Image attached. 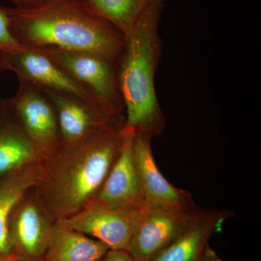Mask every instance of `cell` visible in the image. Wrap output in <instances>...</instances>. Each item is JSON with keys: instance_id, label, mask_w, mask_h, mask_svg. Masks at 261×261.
<instances>
[{"instance_id": "obj_1", "label": "cell", "mask_w": 261, "mask_h": 261, "mask_svg": "<svg viewBox=\"0 0 261 261\" xmlns=\"http://www.w3.org/2000/svg\"><path fill=\"white\" fill-rule=\"evenodd\" d=\"M12 36L24 47L89 53L120 63L126 37L82 0H46L36 8H5Z\"/></svg>"}, {"instance_id": "obj_2", "label": "cell", "mask_w": 261, "mask_h": 261, "mask_svg": "<svg viewBox=\"0 0 261 261\" xmlns=\"http://www.w3.org/2000/svg\"><path fill=\"white\" fill-rule=\"evenodd\" d=\"M124 125L99 132L80 145L62 148L42 162L34 192L55 221L88 205L119 155Z\"/></svg>"}, {"instance_id": "obj_3", "label": "cell", "mask_w": 261, "mask_h": 261, "mask_svg": "<svg viewBox=\"0 0 261 261\" xmlns=\"http://www.w3.org/2000/svg\"><path fill=\"white\" fill-rule=\"evenodd\" d=\"M164 5L154 3L144 10L126 37L119 64L124 126L152 137L161 135L166 125L154 80L162 54L159 25Z\"/></svg>"}, {"instance_id": "obj_4", "label": "cell", "mask_w": 261, "mask_h": 261, "mask_svg": "<svg viewBox=\"0 0 261 261\" xmlns=\"http://www.w3.org/2000/svg\"><path fill=\"white\" fill-rule=\"evenodd\" d=\"M95 99L106 114L125 123V108L120 87L119 64L89 53L40 49Z\"/></svg>"}, {"instance_id": "obj_5", "label": "cell", "mask_w": 261, "mask_h": 261, "mask_svg": "<svg viewBox=\"0 0 261 261\" xmlns=\"http://www.w3.org/2000/svg\"><path fill=\"white\" fill-rule=\"evenodd\" d=\"M13 97L8 98L27 135L45 161L61 149V135L56 110L40 87L21 77Z\"/></svg>"}, {"instance_id": "obj_6", "label": "cell", "mask_w": 261, "mask_h": 261, "mask_svg": "<svg viewBox=\"0 0 261 261\" xmlns=\"http://www.w3.org/2000/svg\"><path fill=\"white\" fill-rule=\"evenodd\" d=\"M33 189L20 201L10 216V237L18 259L44 261L56 221Z\"/></svg>"}, {"instance_id": "obj_7", "label": "cell", "mask_w": 261, "mask_h": 261, "mask_svg": "<svg viewBox=\"0 0 261 261\" xmlns=\"http://www.w3.org/2000/svg\"><path fill=\"white\" fill-rule=\"evenodd\" d=\"M4 61L6 70L43 90L76 98L100 108L89 92L40 49L23 47L4 51Z\"/></svg>"}, {"instance_id": "obj_8", "label": "cell", "mask_w": 261, "mask_h": 261, "mask_svg": "<svg viewBox=\"0 0 261 261\" xmlns=\"http://www.w3.org/2000/svg\"><path fill=\"white\" fill-rule=\"evenodd\" d=\"M200 209L166 210L146 205L128 247L137 261H150L181 234Z\"/></svg>"}, {"instance_id": "obj_9", "label": "cell", "mask_w": 261, "mask_h": 261, "mask_svg": "<svg viewBox=\"0 0 261 261\" xmlns=\"http://www.w3.org/2000/svg\"><path fill=\"white\" fill-rule=\"evenodd\" d=\"M121 152L97 195L88 205L117 210H141L146 205L138 171L132 153L135 130L123 126Z\"/></svg>"}, {"instance_id": "obj_10", "label": "cell", "mask_w": 261, "mask_h": 261, "mask_svg": "<svg viewBox=\"0 0 261 261\" xmlns=\"http://www.w3.org/2000/svg\"><path fill=\"white\" fill-rule=\"evenodd\" d=\"M152 136L135 132L132 138V153L146 205L176 211L195 209L191 194L173 186L160 171L152 153Z\"/></svg>"}, {"instance_id": "obj_11", "label": "cell", "mask_w": 261, "mask_h": 261, "mask_svg": "<svg viewBox=\"0 0 261 261\" xmlns=\"http://www.w3.org/2000/svg\"><path fill=\"white\" fill-rule=\"evenodd\" d=\"M144 208L117 210L87 206L61 221L72 229L102 242L110 250L128 251Z\"/></svg>"}, {"instance_id": "obj_12", "label": "cell", "mask_w": 261, "mask_h": 261, "mask_svg": "<svg viewBox=\"0 0 261 261\" xmlns=\"http://www.w3.org/2000/svg\"><path fill=\"white\" fill-rule=\"evenodd\" d=\"M43 91L56 110L62 148L75 147L99 132L113 126L124 125L115 121L100 108L90 103L69 96Z\"/></svg>"}, {"instance_id": "obj_13", "label": "cell", "mask_w": 261, "mask_h": 261, "mask_svg": "<svg viewBox=\"0 0 261 261\" xmlns=\"http://www.w3.org/2000/svg\"><path fill=\"white\" fill-rule=\"evenodd\" d=\"M41 162L40 154L24 130L8 99H3L0 102V178Z\"/></svg>"}, {"instance_id": "obj_14", "label": "cell", "mask_w": 261, "mask_h": 261, "mask_svg": "<svg viewBox=\"0 0 261 261\" xmlns=\"http://www.w3.org/2000/svg\"><path fill=\"white\" fill-rule=\"evenodd\" d=\"M231 215L200 209L187 229L150 261H201L209 240Z\"/></svg>"}, {"instance_id": "obj_15", "label": "cell", "mask_w": 261, "mask_h": 261, "mask_svg": "<svg viewBox=\"0 0 261 261\" xmlns=\"http://www.w3.org/2000/svg\"><path fill=\"white\" fill-rule=\"evenodd\" d=\"M42 162L29 165L0 178V256L15 261L10 240L9 220L20 201L37 185L41 174Z\"/></svg>"}, {"instance_id": "obj_16", "label": "cell", "mask_w": 261, "mask_h": 261, "mask_svg": "<svg viewBox=\"0 0 261 261\" xmlns=\"http://www.w3.org/2000/svg\"><path fill=\"white\" fill-rule=\"evenodd\" d=\"M109 250L102 242L72 229L58 220L44 261H99Z\"/></svg>"}, {"instance_id": "obj_17", "label": "cell", "mask_w": 261, "mask_h": 261, "mask_svg": "<svg viewBox=\"0 0 261 261\" xmlns=\"http://www.w3.org/2000/svg\"><path fill=\"white\" fill-rule=\"evenodd\" d=\"M167 0H82L89 10L112 23L125 37L132 32L144 10Z\"/></svg>"}, {"instance_id": "obj_18", "label": "cell", "mask_w": 261, "mask_h": 261, "mask_svg": "<svg viewBox=\"0 0 261 261\" xmlns=\"http://www.w3.org/2000/svg\"><path fill=\"white\" fill-rule=\"evenodd\" d=\"M23 47L12 36L5 7H0V50H15Z\"/></svg>"}, {"instance_id": "obj_19", "label": "cell", "mask_w": 261, "mask_h": 261, "mask_svg": "<svg viewBox=\"0 0 261 261\" xmlns=\"http://www.w3.org/2000/svg\"><path fill=\"white\" fill-rule=\"evenodd\" d=\"M99 261H137L125 250H109Z\"/></svg>"}, {"instance_id": "obj_20", "label": "cell", "mask_w": 261, "mask_h": 261, "mask_svg": "<svg viewBox=\"0 0 261 261\" xmlns=\"http://www.w3.org/2000/svg\"><path fill=\"white\" fill-rule=\"evenodd\" d=\"M15 5V8L29 9L36 8L45 3L46 0H9Z\"/></svg>"}, {"instance_id": "obj_21", "label": "cell", "mask_w": 261, "mask_h": 261, "mask_svg": "<svg viewBox=\"0 0 261 261\" xmlns=\"http://www.w3.org/2000/svg\"><path fill=\"white\" fill-rule=\"evenodd\" d=\"M201 261H222V260L208 245L206 247Z\"/></svg>"}, {"instance_id": "obj_22", "label": "cell", "mask_w": 261, "mask_h": 261, "mask_svg": "<svg viewBox=\"0 0 261 261\" xmlns=\"http://www.w3.org/2000/svg\"><path fill=\"white\" fill-rule=\"evenodd\" d=\"M5 61H4V51L0 50V75L3 72L5 71ZM3 100V98L0 97V102Z\"/></svg>"}, {"instance_id": "obj_23", "label": "cell", "mask_w": 261, "mask_h": 261, "mask_svg": "<svg viewBox=\"0 0 261 261\" xmlns=\"http://www.w3.org/2000/svg\"><path fill=\"white\" fill-rule=\"evenodd\" d=\"M0 261H12V260H7V259L4 258V257L0 256ZM15 261H16V260H15Z\"/></svg>"}, {"instance_id": "obj_24", "label": "cell", "mask_w": 261, "mask_h": 261, "mask_svg": "<svg viewBox=\"0 0 261 261\" xmlns=\"http://www.w3.org/2000/svg\"><path fill=\"white\" fill-rule=\"evenodd\" d=\"M16 261H27V260H21V259H18V260H17Z\"/></svg>"}]
</instances>
